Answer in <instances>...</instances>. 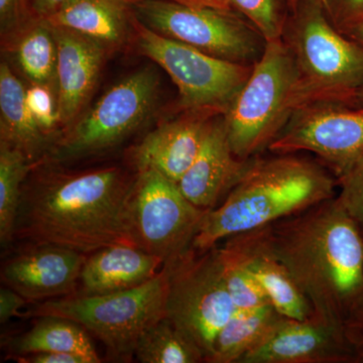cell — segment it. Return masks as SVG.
<instances>
[{
    "mask_svg": "<svg viewBox=\"0 0 363 363\" xmlns=\"http://www.w3.org/2000/svg\"><path fill=\"white\" fill-rule=\"evenodd\" d=\"M313 316L350 338L363 320V234L337 197L267 226Z\"/></svg>",
    "mask_w": 363,
    "mask_h": 363,
    "instance_id": "obj_1",
    "label": "cell"
},
{
    "mask_svg": "<svg viewBox=\"0 0 363 363\" xmlns=\"http://www.w3.org/2000/svg\"><path fill=\"white\" fill-rule=\"evenodd\" d=\"M133 185L116 167L26 180L14 238L84 255L113 245L136 247L128 214Z\"/></svg>",
    "mask_w": 363,
    "mask_h": 363,
    "instance_id": "obj_2",
    "label": "cell"
},
{
    "mask_svg": "<svg viewBox=\"0 0 363 363\" xmlns=\"http://www.w3.org/2000/svg\"><path fill=\"white\" fill-rule=\"evenodd\" d=\"M250 162L220 206L208 210L192 242L198 252L231 236L262 228L334 197L336 183L324 169L279 154Z\"/></svg>",
    "mask_w": 363,
    "mask_h": 363,
    "instance_id": "obj_3",
    "label": "cell"
},
{
    "mask_svg": "<svg viewBox=\"0 0 363 363\" xmlns=\"http://www.w3.org/2000/svg\"><path fill=\"white\" fill-rule=\"evenodd\" d=\"M292 13L284 40L297 67L295 111L317 102L350 104L363 86L362 45L331 23L320 0H301Z\"/></svg>",
    "mask_w": 363,
    "mask_h": 363,
    "instance_id": "obj_4",
    "label": "cell"
},
{
    "mask_svg": "<svg viewBox=\"0 0 363 363\" xmlns=\"http://www.w3.org/2000/svg\"><path fill=\"white\" fill-rule=\"evenodd\" d=\"M168 290L169 269L164 264L155 278L130 290L51 298L33 306L21 316L71 320L99 339L109 357L128 362L135 354L143 331L167 316Z\"/></svg>",
    "mask_w": 363,
    "mask_h": 363,
    "instance_id": "obj_5",
    "label": "cell"
},
{
    "mask_svg": "<svg viewBox=\"0 0 363 363\" xmlns=\"http://www.w3.org/2000/svg\"><path fill=\"white\" fill-rule=\"evenodd\" d=\"M298 72L283 39L266 42L245 84L223 116L234 154L248 160L269 147L295 111Z\"/></svg>",
    "mask_w": 363,
    "mask_h": 363,
    "instance_id": "obj_6",
    "label": "cell"
},
{
    "mask_svg": "<svg viewBox=\"0 0 363 363\" xmlns=\"http://www.w3.org/2000/svg\"><path fill=\"white\" fill-rule=\"evenodd\" d=\"M131 28L138 51L169 74L187 111L225 114L252 71L253 64L236 63L150 30L135 13Z\"/></svg>",
    "mask_w": 363,
    "mask_h": 363,
    "instance_id": "obj_7",
    "label": "cell"
},
{
    "mask_svg": "<svg viewBox=\"0 0 363 363\" xmlns=\"http://www.w3.org/2000/svg\"><path fill=\"white\" fill-rule=\"evenodd\" d=\"M201 252L188 250L164 264L169 269L166 313L197 344L208 362L215 339L238 309L227 289L216 247Z\"/></svg>",
    "mask_w": 363,
    "mask_h": 363,
    "instance_id": "obj_8",
    "label": "cell"
},
{
    "mask_svg": "<svg viewBox=\"0 0 363 363\" xmlns=\"http://www.w3.org/2000/svg\"><path fill=\"white\" fill-rule=\"evenodd\" d=\"M138 21L160 35L236 63L255 64L266 40L234 11L191 6L169 0L133 4Z\"/></svg>",
    "mask_w": 363,
    "mask_h": 363,
    "instance_id": "obj_9",
    "label": "cell"
},
{
    "mask_svg": "<svg viewBox=\"0 0 363 363\" xmlns=\"http://www.w3.org/2000/svg\"><path fill=\"white\" fill-rule=\"evenodd\" d=\"M159 78L143 69L109 88L69 128L51 150L52 162L82 159L111 149L138 130L154 108Z\"/></svg>",
    "mask_w": 363,
    "mask_h": 363,
    "instance_id": "obj_10",
    "label": "cell"
},
{
    "mask_svg": "<svg viewBox=\"0 0 363 363\" xmlns=\"http://www.w3.org/2000/svg\"><path fill=\"white\" fill-rule=\"evenodd\" d=\"M207 212L189 201L178 184L154 169L138 172L133 182L128 214L136 247L164 264L192 247Z\"/></svg>",
    "mask_w": 363,
    "mask_h": 363,
    "instance_id": "obj_11",
    "label": "cell"
},
{
    "mask_svg": "<svg viewBox=\"0 0 363 363\" xmlns=\"http://www.w3.org/2000/svg\"><path fill=\"white\" fill-rule=\"evenodd\" d=\"M269 149L277 154L313 152L341 178L363 156V107L334 101L300 107Z\"/></svg>",
    "mask_w": 363,
    "mask_h": 363,
    "instance_id": "obj_12",
    "label": "cell"
},
{
    "mask_svg": "<svg viewBox=\"0 0 363 363\" xmlns=\"http://www.w3.org/2000/svg\"><path fill=\"white\" fill-rule=\"evenodd\" d=\"M87 255L52 245H33L7 259L1 281L28 302L76 295Z\"/></svg>",
    "mask_w": 363,
    "mask_h": 363,
    "instance_id": "obj_13",
    "label": "cell"
},
{
    "mask_svg": "<svg viewBox=\"0 0 363 363\" xmlns=\"http://www.w3.org/2000/svg\"><path fill=\"white\" fill-rule=\"evenodd\" d=\"M357 357V350L348 336L317 318L283 317L240 363L335 362Z\"/></svg>",
    "mask_w": 363,
    "mask_h": 363,
    "instance_id": "obj_14",
    "label": "cell"
},
{
    "mask_svg": "<svg viewBox=\"0 0 363 363\" xmlns=\"http://www.w3.org/2000/svg\"><path fill=\"white\" fill-rule=\"evenodd\" d=\"M52 28L58 47L57 100L60 125L69 128L89 99L108 50L67 28L52 26Z\"/></svg>",
    "mask_w": 363,
    "mask_h": 363,
    "instance_id": "obj_15",
    "label": "cell"
},
{
    "mask_svg": "<svg viewBox=\"0 0 363 363\" xmlns=\"http://www.w3.org/2000/svg\"><path fill=\"white\" fill-rule=\"evenodd\" d=\"M250 162L235 156L223 119L208 125L197 157L179 181L184 196L202 209H213L224 193L236 185Z\"/></svg>",
    "mask_w": 363,
    "mask_h": 363,
    "instance_id": "obj_16",
    "label": "cell"
},
{
    "mask_svg": "<svg viewBox=\"0 0 363 363\" xmlns=\"http://www.w3.org/2000/svg\"><path fill=\"white\" fill-rule=\"evenodd\" d=\"M214 114L189 111V116L152 131L131 152L138 172L154 169L178 184L197 157L211 121L210 116Z\"/></svg>",
    "mask_w": 363,
    "mask_h": 363,
    "instance_id": "obj_17",
    "label": "cell"
},
{
    "mask_svg": "<svg viewBox=\"0 0 363 363\" xmlns=\"http://www.w3.org/2000/svg\"><path fill=\"white\" fill-rule=\"evenodd\" d=\"M272 307L290 319L307 320L312 308L285 264L274 252L266 227L231 236Z\"/></svg>",
    "mask_w": 363,
    "mask_h": 363,
    "instance_id": "obj_18",
    "label": "cell"
},
{
    "mask_svg": "<svg viewBox=\"0 0 363 363\" xmlns=\"http://www.w3.org/2000/svg\"><path fill=\"white\" fill-rule=\"evenodd\" d=\"M164 262L133 245L102 248L87 257L81 272L82 295L130 290L155 278Z\"/></svg>",
    "mask_w": 363,
    "mask_h": 363,
    "instance_id": "obj_19",
    "label": "cell"
},
{
    "mask_svg": "<svg viewBox=\"0 0 363 363\" xmlns=\"http://www.w3.org/2000/svg\"><path fill=\"white\" fill-rule=\"evenodd\" d=\"M133 16L130 4L121 0H65L45 20L52 26L95 40L111 51L125 40Z\"/></svg>",
    "mask_w": 363,
    "mask_h": 363,
    "instance_id": "obj_20",
    "label": "cell"
},
{
    "mask_svg": "<svg viewBox=\"0 0 363 363\" xmlns=\"http://www.w3.org/2000/svg\"><path fill=\"white\" fill-rule=\"evenodd\" d=\"M26 89L6 62L0 65V131L1 140L37 164L48 136L35 123L26 99Z\"/></svg>",
    "mask_w": 363,
    "mask_h": 363,
    "instance_id": "obj_21",
    "label": "cell"
},
{
    "mask_svg": "<svg viewBox=\"0 0 363 363\" xmlns=\"http://www.w3.org/2000/svg\"><path fill=\"white\" fill-rule=\"evenodd\" d=\"M4 40L14 63L30 84L49 86L57 93L58 47L49 21L33 16Z\"/></svg>",
    "mask_w": 363,
    "mask_h": 363,
    "instance_id": "obj_22",
    "label": "cell"
},
{
    "mask_svg": "<svg viewBox=\"0 0 363 363\" xmlns=\"http://www.w3.org/2000/svg\"><path fill=\"white\" fill-rule=\"evenodd\" d=\"M11 355L67 352L80 355L88 363L101 362L88 332L80 325L57 316L35 318L32 328L9 342Z\"/></svg>",
    "mask_w": 363,
    "mask_h": 363,
    "instance_id": "obj_23",
    "label": "cell"
},
{
    "mask_svg": "<svg viewBox=\"0 0 363 363\" xmlns=\"http://www.w3.org/2000/svg\"><path fill=\"white\" fill-rule=\"evenodd\" d=\"M283 317L272 305L236 310L215 339L213 352L208 362H240L267 337Z\"/></svg>",
    "mask_w": 363,
    "mask_h": 363,
    "instance_id": "obj_24",
    "label": "cell"
},
{
    "mask_svg": "<svg viewBox=\"0 0 363 363\" xmlns=\"http://www.w3.org/2000/svg\"><path fill=\"white\" fill-rule=\"evenodd\" d=\"M135 357L143 363H196L205 359L197 344L167 316L143 331Z\"/></svg>",
    "mask_w": 363,
    "mask_h": 363,
    "instance_id": "obj_25",
    "label": "cell"
},
{
    "mask_svg": "<svg viewBox=\"0 0 363 363\" xmlns=\"http://www.w3.org/2000/svg\"><path fill=\"white\" fill-rule=\"evenodd\" d=\"M35 164L20 150L0 142V241L6 247L14 238L21 191Z\"/></svg>",
    "mask_w": 363,
    "mask_h": 363,
    "instance_id": "obj_26",
    "label": "cell"
},
{
    "mask_svg": "<svg viewBox=\"0 0 363 363\" xmlns=\"http://www.w3.org/2000/svg\"><path fill=\"white\" fill-rule=\"evenodd\" d=\"M216 250L227 289L236 309L252 310L272 305L233 238H227L221 247H216Z\"/></svg>",
    "mask_w": 363,
    "mask_h": 363,
    "instance_id": "obj_27",
    "label": "cell"
},
{
    "mask_svg": "<svg viewBox=\"0 0 363 363\" xmlns=\"http://www.w3.org/2000/svg\"><path fill=\"white\" fill-rule=\"evenodd\" d=\"M259 33L266 42L283 39L288 25L286 0H224Z\"/></svg>",
    "mask_w": 363,
    "mask_h": 363,
    "instance_id": "obj_28",
    "label": "cell"
},
{
    "mask_svg": "<svg viewBox=\"0 0 363 363\" xmlns=\"http://www.w3.org/2000/svg\"><path fill=\"white\" fill-rule=\"evenodd\" d=\"M26 99L35 123L49 138L60 125L56 91L49 86L30 84L26 89Z\"/></svg>",
    "mask_w": 363,
    "mask_h": 363,
    "instance_id": "obj_29",
    "label": "cell"
},
{
    "mask_svg": "<svg viewBox=\"0 0 363 363\" xmlns=\"http://www.w3.org/2000/svg\"><path fill=\"white\" fill-rule=\"evenodd\" d=\"M337 185L340 187L337 199L363 229V156L338 179Z\"/></svg>",
    "mask_w": 363,
    "mask_h": 363,
    "instance_id": "obj_30",
    "label": "cell"
},
{
    "mask_svg": "<svg viewBox=\"0 0 363 363\" xmlns=\"http://www.w3.org/2000/svg\"><path fill=\"white\" fill-rule=\"evenodd\" d=\"M30 0H0V30L9 37L33 18Z\"/></svg>",
    "mask_w": 363,
    "mask_h": 363,
    "instance_id": "obj_31",
    "label": "cell"
},
{
    "mask_svg": "<svg viewBox=\"0 0 363 363\" xmlns=\"http://www.w3.org/2000/svg\"><path fill=\"white\" fill-rule=\"evenodd\" d=\"M329 20L339 30L354 23L363 13V0H320Z\"/></svg>",
    "mask_w": 363,
    "mask_h": 363,
    "instance_id": "obj_32",
    "label": "cell"
},
{
    "mask_svg": "<svg viewBox=\"0 0 363 363\" xmlns=\"http://www.w3.org/2000/svg\"><path fill=\"white\" fill-rule=\"evenodd\" d=\"M26 303L28 301L13 289L2 286L0 289V322L4 324L11 318L20 317V311Z\"/></svg>",
    "mask_w": 363,
    "mask_h": 363,
    "instance_id": "obj_33",
    "label": "cell"
},
{
    "mask_svg": "<svg viewBox=\"0 0 363 363\" xmlns=\"http://www.w3.org/2000/svg\"><path fill=\"white\" fill-rule=\"evenodd\" d=\"M9 358L20 363H88L86 358L67 352L30 353V354L11 355Z\"/></svg>",
    "mask_w": 363,
    "mask_h": 363,
    "instance_id": "obj_34",
    "label": "cell"
},
{
    "mask_svg": "<svg viewBox=\"0 0 363 363\" xmlns=\"http://www.w3.org/2000/svg\"><path fill=\"white\" fill-rule=\"evenodd\" d=\"M65 0H30L33 16L48 18L58 11Z\"/></svg>",
    "mask_w": 363,
    "mask_h": 363,
    "instance_id": "obj_35",
    "label": "cell"
},
{
    "mask_svg": "<svg viewBox=\"0 0 363 363\" xmlns=\"http://www.w3.org/2000/svg\"><path fill=\"white\" fill-rule=\"evenodd\" d=\"M121 1L133 6L138 2L147 1V0H121ZM169 1L178 2V4L191 6L213 7V9H223V11H233L224 0H169Z\"/></svg>",
    "mask_w": 363,
    "mask_h": 363,
    "instance_id": "obj_36",
    "label": "cell"
},
{
    "mask_svg": "<svg viewBox=\"0 0 363 363\" xmlns=\"http://www.w3.org/2000/svg\"><path fill=\"white\" fill-rule=\"evenodd\" d=\"M340 32L363 47V18L346 26Z\"/></svg>",
    "mask_w": 363,
    "mask_h": 363,
    "instance_id": "obj_37",
    "label": "cell"
},
{
    "mask_svg": "<svg viewBox=\"0 0 363 363\" xmlns=\"http://www.w3.org/2000/svg\"><path fill=\"white\" fill-rule=\"evenodd\" d=\"M350 339L357 350L358 357L363 358V320L351 330Z\"/></svg>",
    "mask_w": 363,
    "mask_h": 363,
    "instance_id": "obj_38",
    "label": "cell"
},
{
    "mask_svg": "<svg viewBox=\"0 0 363 363\" xmlns=\"http://www.w3.org/2000/svg\"><path fill=\"white\" fill-rule=\"evenodd\" d=\"M351 105H357V106L363 107V86L357 91V94L353 97Z\"/></svg>",
    "mask_w": 363,
    "mask_h": 363,
    "instance_id": "obj_39",
    "label": "cell"
},
{
    "mask_svg": "<svg viewBox=\"0 0 363 363\" xmlns=\"http://www.w3.org/2000/svg\"><path fill=\"white\" fill-rule=\"evenodd\" d=\"M301 0H286V2H288V6L290 7L291 11H293L294 9H295V7L298 6V2H300Z\"/></svg>",
    "mask_w": 363,
    "mask_h": 363,
    "instance_id": "obj_40",
    "label": "cell"
},
{
    "mask_svg": "<svg viewBox=\"0 0 363 363\" xmlns=\"http://www.w3.org/2000/svg\"><path fill=\"white\" fill-rule=\"evenodd\" d=\"M363 18V13H362V16H360V18H358V20H360V18ZM358 20H357V21H358Z\"/></svg>",
    "mask_w": 363,
    "mask_h": 363,
    "instance_id": "obj_41",
    "label": "cell"
},
{
    "mask_svg": "<svg viewBox=\"0 0 363 363\" xmlns=\"http://www.w3.org/2000/svg\"><path fill=\"white\" fill-rule=\"evenodd\" d=\"M362 234H363V229H362Z\"/></svg>",
    "mask_w": 363,
    "mask_h": 363,
    "instance_id": "obj_42",
    "label": "cell"
}]
</instances>
